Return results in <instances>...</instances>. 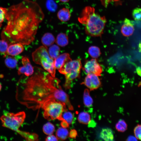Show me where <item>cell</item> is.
Listing matches in <instances>:
<instances>
[{"label":"cell","mask_w":141,"mask_h":141,"mask_svg":"<svg viewBox=\"0 0 141 141\" xmlns=\"http://www.w3.org/2000/svg\"><path fill=\"white\" fill-rule=\"evenodd\" d=\"M48 51L50 57L54 61L60 55V49L58 45L53 44L50 46Z\"/></svg>","instance_id":"18"},{"label":"cell","mask_w":141,"mask_h":141,"mask_svg":"<svg viewBox=\"0 0 141 141\" xmlns=\"http://www.w3.org/2000/svg\"><path fill=\"white\" fill-rule=\"evenodd\" d=\"M58 139L56 136L53 135H49L46 138V141H58Z\"/></svg>","instance_id":"33"},{"label":"cell","mask_w":141,"mask_h":141,"mask_svg":"<svg viewBox=\"0 0 141 141\" xmlns=\"http://www.w3.org/2000/svg\"><path fill=\"white\" fill-rule=\"evenodd\" d=\"M137 139L135 137L133 136H130L127 139V140H137Z\"/></svg>","instance_id":"35"},{"label":"cell","mask_w":141,"mask_h":141,"mask_svg":"<svg viewBox=\"0 0 141 141\" xmlns=\"http://www.w3.org/2000/svg\"><path fill=\"white\" fill-rule=\"evenodd\" d=\"M7 10V8L0 7V27L5 19V15Z\"/></svg>","instance_id":"31"},{"label":"cell","mask_w":141,"mask_h":141,"mask_svg":"<svg viewBox=\"0 0 141 141\" xmlns=\"http://www.w3.org/2000/svg\"><path fill=\"white\" fill-rule=\"evenodd\" d=\"M115 127L118 131L124 132L127 130V126L124 120L120 119L116 124Z\"/></svg>","instance_id":"25"},{"label":"cell","mask_w":141,"mask_h":141,"mask_svg":"<svg viewBox=\"0 0 141 141\" xmlns=\"http://www.w3.org/2000/svg\"><path fill=\"white\" fill-rule=\"evenodd\" d=\"M60 1L64 2H68L69 1V0H59Z\"/></svg>","instance_id":"36"},{"label":"cell","mask_w":141,"mask_h":141,"mask_svg":"<svg viewBox=\"0 0 141 141\" xmlns=\"http://www.w3.org/2000/svg\"><path fill=\"white\" fill-rule=\"evenodd\" d=\"M134 136L138 139L141 140V125L138 124L134 130Z\"/></svg>","instance_id":"30"},{"label":"cell","mask_w":141,"mask_h":141,"mask_svg":"<svg viewBox=\"0 0 141 141\" xmlns=\"http://www.w3.org/2000/svg\"><path fill=\"white\" fill-rule=\"evenodd\" d=\"M61 125L62 127L66 128L68 127L69 126V125L65 120L62 121Z\"/></svg>","instance_id":"34"},{"label":"cell","mask_w":141,"mask_h":141,"mask_svg":"<svg viewBox=\"0 0 141 141\" xmlns=\"http://www.w3.org/2000/svg\"><path fill=\"white\" fill-rule=\"evenodd\" d=\"M83 102L84 105L86 107H91L93 103V99L90 95V91L88 89H85L83 94Z\"/></svg>","instance_id":"20"},{"label":"cell","mask_w":141,"mask_h":141,"mask_svg":"<svg viewBox=\"0 0 141 141\" xmlns=\"http://www.w3.org/2000/svg\"><path fill=\"white\" fill-rule=\"evenodd\" d=\"M69 136L72 138H75L77 136V132L75 129H72L69 133Z\"/></svg>","instance_id":"32"},{"label":"cell","mask_w":141,"mask_h":141,"mask_svg":"<svg viewBox=\"0 0 141 141\" xmlns=\"http://www.w3.org/2000/svg\"><path fill=\"white\" fill-rule=\"evenodd\" d=\"M9 44L6 41L2 39L0 40V53L4 55V57L7 56V52Z\"/></svg>","instance_id":"26"},{"label":"cell","mask_w":141,"mask_h":141,"mask_svg":"<svg viewBox=\"0 0 141 141\" xmlns=\"http://www.w3.org/2000/svg\"><path fill=\"white\" fill-rule=\"evenodd\" d=\"M26 117L24 111L16 113H7L4 114L1 117L2 126L16 132L21 136L24 131L19 130Z\"/></svg>","instance_id":"7"},{"label":"cell","mask_w":141,"mask_h":141,"mask_svg":"<svg viewBox=\"0 0 141 141\" xmlns=\"http://www.w3.org/2000/svg\"><path fill=\"white\" fill-rule=\"evenodd\" d=\"M34 68L32 76L17 87V101L28 108L36 110L47 101L56 100L64 104L69 110H73L68 95L60 84V80L40 68Z\"/></svg>","instance_id":"1"},{"label":"cell","mask_w":141,"mask_h":141,"mask_svg":"<svg viewBox=\"0 0 141 141\" xmlns=\"http://www.w3.org/2000/svg\"><path fill=\"white\" fill-rule=\"evenodd\" d=\"M78 119L80 123L87 124L90 121V116L87 112H82L79 114Z\"/></svg>","instance_id":"22"},{"label":"cell","mask_w":141,"mask_h":141,"mask_svg":"<svg viewBox=\"0 0 141 141\" xmlns=\"http://www.w3.org/2000/svg\"><path fill=\"white\" fill-rule=\"evenodd\" d=\"M24 50L23 45L20 43H14L10 44L8 47L7 55L14 56L21 53Z\"/></svg>","instance_id":"13"},{"label":"cell","mask_w":141,"mask_h":141,"mask_svg":"<svg viewBox=\"0 0 141 141\" xmlns=\"http://www.w3.org/2000/svg\"><path fill=\"white\" fill-rule=\"evenodd\" d=\"M100 136L101 139L105 141H113L114 139L113 131L111 129L108 128L102 129Z\"/></svg>","instance_id":"15"},{"label":"cell","mask_w":141,"mask_h":141,"mask_svg":"<svg viewBox=\"0 0 141 141\" xmlns=\"http://www.w3.org/2000/svg\"><path fill=\"white\" fill-rule=\"evenodd\" d=\"M32 57L34 62L41 65L52 76L55 77L54 61L49 55L47 48L43 45L40 46L32 53Z\"/></svg>","instance_id":"5"},{"label":"cell","mask_w":141,"mask_h":141,"mask_svg":"<svg viewBox=\"0 0 141 141\" xmlns=\"http://www.w3.org/2000/svg\"><path fill=\"white\" fill-rule=\"evenodd\" d=\"M138 87L141 86V81L139 83L138 85Z\"/></svg>","instance_id":"37"},{"label":"cell","mask_w":141,"mask_h":141,"mask_svg":"<svg viewBox=\"0 0 141 141\" xmlns=\"http://www.w3.org/2000/svg\"><path fill=\"white\" fill-rule=\"evenodd\" d=\"M78 20L84 26L86 34L93 37H101L107 22L105 16L97 14L94 8L89 6L83 10Z\"/></svg>","instance_id":"3"},{"label":"cell","mask_w":141,"mask_h":141,"mask_svg":"<svg viewBox=\"0 0 141 141\" xmlns=\"http://www.w3.org/2000/svg\"><path fill=\"white\" fill-rule=\"evenodd\" d=\"M46 6L48 9L50 11H55L57 8V5L54 0H47Z\"/></svg>","instance_id":"28"},{"label":"cell","mask_w":141,"mask_h":141,"mask_svg":"<svg viewBox=\"0 0 141 141\" xmlns=\"http://www.w3.org/2000/svg\"><path fill=\"white\" fill-rule=\"evenodd\" d=\"M72 60L69 54L64 53L59 55L54 61L55 67L58 70L66 62Z\"/></svg>","instance_id":"12"},{"label":"cell","mask_w":141,"mask_h":141,"mask_svg":"<svg viewBox=\"0 0 141 141\" xmlns=\"http://www.w3.org/2000/svg\"><path fill=\"white\" fill-rule=\"evenodd\" d=\"M88 52L89 55L93 58L96 59L98 58L101 54L99 48L95 46H92L89 47Z\"/></svg>","instance_id":"21"},{"label":"cell","mask_w":141,"mask_h":141,"mask_svg":"<svg viewBox=\"0 0 141 141\" xmlns=\"http://www.w3.org/2000/svg\"><path fill=\"white\" fill-rule=\"evenodd\" d=\"M81 84H84L91 91L99 88L101 85V82L98 76L90 73L87 74Z\"/></svg>","instance_id":"9"},{"label":"cell","mask_w":141,"mask_h":141,"mask_svg":"<svg viewBox=\"0 0 141 141\" xmlns=\"http://www.w3.org/2000/svg\"><path fill=\"white\" fill-rule=\"evenodd\" d=\"M56 136L58 139L61 140H66L69 135L68 130L66 128L60 127L58 128L56 132Z\"/></svg>","instance_id":"19"},{"label":"cell","mask_w":141,"mask_h":141,"mask_svg":"<svg viewBox=\"0 0 141 141\" xmlns=\"http://www.w3.org/2000/svg\"><path fill=\"white\" fill-rule=\"evenodd\" d=\"M83 69L87 74L92 73L98 76H101L103 71L102 66L96 59L93 58L85 61Z\"/></svg>","instance_id":"8"},{"label":"cell","mask_w":141,"mask_h":141,"mask_svg":"<svg viewBox=\"0 0 141 141\" xmlns=\"http://www.w3.org/2000/svg\"><path fill=\"white\" fill-rule=\"evenodd\" d=\"M57 16L59 20L62 22H65L68 21L70 18L69 10L67 8H63L58 11Z\"/></svg>","instance_id":"16"},{"label":"cell","mask_w":141,"mask_h":141,"mask_svg":"<svg viewBox=\"0 0 141 141\" xmlns=\"http://www.w3.org/2000/svg\"><path fill=\"white\" fill-rule=\"evenodd\" d=\"M62 117L69 125L72 123L74 116L71 112L67 110L65 111L62 114Z\"/></svg>","instance_id":"27"},{"label":"cell","mask_w":141,"mask_h":141,"mask_svg":"<svg viewBox=\"0 0 141 141\" xmlns=\"http://www.w3.org/2000/svg\"><path fill=\"white\" fill-rule=\"evenodd\" d=\"M132 15L135 20H141V8H136L134 9L132 12Z\"/></svg>","instance_id":"29"},{"label":"cell","mask_w":141,"mask_h":141,"mask_svg":"<svg viewBox=\"0 0 141 141\" xmlns=\"http://www.w3.org/2000/svg\"><path fill=\"white\" fill-rule=\"evenodd\" d=\"M22 62L23 66L19 68L17 72L18 75L24 74L28 77L32 75L34 73V68L31 64L29 59L26 57H23Z\"/></svg>","instance_id":"10"},{"label":"cell","mask_w":141,"mask_h":141,"mask_svg":"<svg viewBox=\"0 0 141 141\" xmlns=\"http://www.w3.org/2000/svg\"><path fill=\"white\" fill-rule=\"evenodd\" d=\"M44 14L36 2L24 0L7 9L5 15L7 20L1 34L2 39L9 44L20 43L28 45L34 40Z\"/></svg>","instance_id":"2"},{"label":"cell","mask_w":141,"mask_h":141,"mask_svg":"<svg viewBox=\"0 0 141 141\" xmlns=\"http://www.w3.org/2000/svg\"><path fill=\"white\" fill-rule=\"evenodd\" d=\"M134 24L132 21L125 18L121 29L122 34L124 36L128 37L132 34L134 31Z\"/></svg>","instance_id":"11"},{"label":"cell","mask_w":141,"mask_h":141,"mask_svg":"<svg viewBox=\"0 0 141 141\" xmlns=\"http://www.w3.org/2000/svg\"><path fill=\"white\" fill-rule=\"evenodd\" d=\"M2 89V86L1 84L0 83V91Z\"/></svg>","instance_id":"38"},{"label":"cell","mask_w":141,"mask_h":141,"mask_svg":"<svg viewBox=\"0 0 141 141\" xmlns=\"http://www.w3.org/2000/svg\"><path fill=\"white\" fill-rule=\"evenodd\" d=\"M4 62L8 67L12 69L16 67L17 63V61L15 57L9 56L5 58Z\"/></svg>","instance_id":"23"},{"label":"cell","mask_w":141,"mask_h":141,"mask_svg":"<svg viewBox=\"0 0 141 141\" xmlns=\"http://www.w3.org/2000/svg\"><path fill=\"white\" fill-rule=\"evenodd\" d=\"M55 41L54 35L51 33H45L41 39V42L43 46L47 48L53 45Z\"/></svg>","instance_id":"14"},{"label":"cell","mask_w":141,"mask_h":141,"mask_svg":"<svg viewBox=\"0 0 141 141\" xmlns=\"http://www.w3.org/2000/svg\"><path fill=\"white\" fill-rule=\"evenodd\" d=\"M67 107L64 103L56 100L48 101L44 103L41 107L44 110L43 116L48 120L58 119L65 120L62 117L63 112L67 111Z\"/></svg>","instance_id":"6"},{"label":"cell","mask_w":141,"mask_h":141,"mask_svg":"<svg viewBox=\"0 0 141 141\" xmlns=\"http://www.w3.org/2000/svg\"><path fill=\"white\" fill-rule=\"evenodd\" d=\"M82 68L81 60L78 58L67 62L58 70L60 73L64 75L65 81L63 87L66 90L70 89L72 81L79 77Z\"/></svg>","instance_id":"4"},{"label":"cell","mask_w":141,"mask_h":141,"mask_svg":"<svg viewBox=\"0 0 141 141\" xmlns=\"http://www.w3.org/2000/svg\"><path fill=\"white\" fill-rule=\"evenodd\" d=\"M58 45L64 47L68 43V39L67 35L65 33H61L57 35L55 41Z\"/></svg>","instance_id":"17"},{"label":"cell","mask_w":141,"mask_h":141,"mask_svg":"<svg viewBox=\"0 0 141 141\" xmlns=\"http://www.w3.org/2000/svg\"><path fill=\"white\" fill-rule=\"evenodd\" d=\"M43 130L44 133L49 135H51L53 133L55 130V127L52 123L48 122L44 125Z\"/></svg>","instance_id":"24"}]
</instances>
